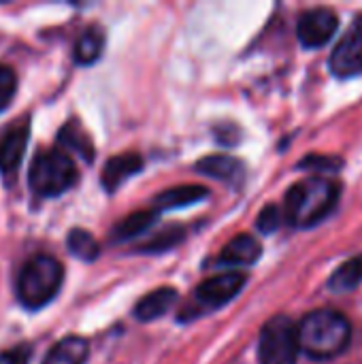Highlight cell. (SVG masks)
Masks as SVG:
<instances>
[{
  "label": "cell",
  "mask_w": 362,
  "mask_h": 364,
  "mask_svg": "<svg viewBox=\"0 0 362 364\" xmlns=\"http://www.w3.org/2000/svg\"><path fill=\"white\" fill-rule=\"evenodd\" d=\"M299 348L314 360H331L344 354L352 339L348 318L333 309H318L297 326Z\"/></svg>",
  "instance_id": "obj_1"
},
{
  "label": "cell",
  "mask_w": 362,
  "mask_h": 364,
  "mask_svg": "<svg viewBox=\"0 0 362 364\" xmlns=\"http://www.w3.org/2000/svg\"><path fill=\"white\" fill-rule=\"evenodd\" d=\"M339 200V186L326 177L299 181L286 194L284 215L297 228H312L333 213Z\"/></svg>",
  "instance_id": "obj_2"
},
{
  "label": "cell",
  "mask_w": 362,
  "mask_h": 364,
  "mask_svg": "<svg viewBox=\"0 0 362 364\" xmlns=\"http://www.w3.org/2000/svg\"><path fill=\"white\" fill-rule=\"evenodd\" d=\"M64 282V267L51 256L30 258L17 279V299L28 309H41L55 299Z\"/></svg>",
  "instance_id": "obj_3"
},
{
  "label": "cell",
  "mask_w": 362,
  "mask_h": 364,
  "mask_svg": "<svg viewBox=\"0 0 362 364\" xmlns=\"http://www.w3.org/2000/svg\"><path fill=\"white\" fill-rule=\"evenodd\" d=\"M77 166L64 151H41L28 173V183L38 196H60L77 183Z\"/></svg>",
  "instance_id": "obj_4"
},
{
  "label": "cell",
  "mask_w": 362,
  "mask_h": 364,
  "mask_svg": "<svg viewBox=\"0 0 362 364\" xmlns=\"http://www.w3.org/2000/svg\"><path fill=\"white\" fill-rule=\"evenodd\" d=\"M301 354L297 324L286 316L271 318L262 331L258 341V358L260 364H297Z\"/></svg>",
  "instance_id": "obj_5"
},
{
  "label": "cell",
  "mask_w": 362,
  "mask_h": 364,
  "mask_svg": "<svg viewBox=\"0 0 362 364\" xmlns=\"http://www.w3.org/2000/svg\"><path fill=\"white\" fill-rule=\"evenodd\" d=\"M331 70L337 77H354L362 73V17L339 38L331 53Z\"/></svg>",
  "instance_id": "obj_6"
},
{
  "label": "cell",
  "mask_w": 362,
  "mask_h": 364,
  "mask_svg": "<svg viewBox=\"0 0 362 364\" xmlns=\"http://www.w3.org/2000/svg\"><path fill=\"white\" fill-rule=\"evenodd\" d=\"M337 26H339V17L335 11L312 9V11L303 13L299 19V26H297L299 41L309 49L324 47L337 32Z\"/></svg>",
  "instance_id": "obj_7"
},
{
  "label": "cell",
  "mask_w": 362,
  "mask_h": 364,
  "mask_svg": "<svg viewBox=\"0 0 362 364\" xmlns=\"http://www.w3.org/2000/svg\"><path fill=\"white\" fill-rule=\"evenodd\" d=\"M245 282H247V277L239 271H230V273L209 277L207 282H203L196 288V299L203 307L218 309V307L230 303L243 290Z\"/></svg>",
  "instance_id": "obj_8"
},
{
  "label": "cell",
  "mask_w": 362,
  "mask_h": 364,
  "mask_svg": "<svg viewBox=\"0 0 362 364\" xmlns=\"http://www.w3.org/2000/svg\"><path fill=\"white\" fill-rule=\"evenodd\" d=\"M30 136V124L28 119L11 124L2 134H0V173L2 175H13L23 158L26 145Z\"/></svg>",
  "instance_id": "obj_9"
},
{
  "label": "cell",
  "mask_w": 362,
  "mask_h": 364,
  "mask_svg": "<svg viewBox=\"0 0 362 364\" xmlns=\"http://www.w3.org/2000/svg\"><path fill=\"white\" fill-rule=\"evenodd\" d=\"M143 166L141 156L137 154H122V156H113L102 171V186L109 192H115L124 181H128L132 175H137Z\"/></svg>",
  "instance_id": "obj_10"
},
{
  "label": "cell",
  "mask_w": 362,
  "mask_h": 364,
  "mask_svg": "<svg viewBox=\"0 0 362 364\" xmlns=\"http://www.w3.org/2000/svg\"><path fill=\"white\" fill-rule=\"evenodd\" d=\"M260 254H262V247L254 237L239 235L222 250L220 262L228 267H250L260 258Z\"/></svg>",
  "instance_id": "obj_11"
},
{
  "label": "cell",
  "mask_w": 362,
  "mask_h": 364,
  "mask_svg": "<svg viewBox=\"0 0 362 364\" xmlns=\"http://www.w3.org/2000/svg\"><path fill=\"white\" fill-rule=\"evenodd\" d=\"M177 301V290L175 288H158L149 294H145L137 307H134V316L141 322H151L156 318H162Z\"/></svg>",
  "instance_id": "obj_12"
},
{
  "label": "cell",
  "mask_w": 362,
  "mask_h": 364,
  "mask_svg": "<svg viewBox=\"0 0 362 364\" xmlns=\"http://www.w3.org/2000/svg\"><path fill=\"white\" fill-rule=\"evenodd\" d=\"M196 171L207 175V177H213V179H220V181H239L241 175H243V166L237 158L233 156H226V154H215V156H207L203 160L196 162Z\"/></svg>",
  "instance_id": "obj_13"
},
{
  "label": "cell",
  "mask_w": 362,
  "mask_h": 364,
  "mask_svg": "<svg viewBox=\"0 0 362 364\" xmlns=\"http://www.w3.org/2000/svg\"><path fill=\"white\" fill-rule=\"evenodd\" d=\"M90 354V346L83 337H64L58 341L43 364H85Z\"/></svg>",
  "instance_id": "obj_14"
},
{
  "label": "cell",
  "mask_w": 362,
  "mask_h": 364,
  "mask_svg": "<svg viewBox=\"0 0 362 364\" xmlns=\"http://www.w3.org/2000/svg\"><path fill=\"white\" fill-rule=\"evenodd\" d=\"M207 190L203 186H177V188H169L162 194L156 196L154 205L158 211H169V209H181L188 205H194L203 198H207Z\"/></svg>",
  "instance_id": "obj_15"
},
{
  "label": "cell",
  "mask_w": 362,
  "mask_h": 364,
  "mask_svg": "<svg viewBox=\"0 0 362 364\" xmlns=\"http://www.w3.org/2000/svg\"><path fill=\"white\" fill-rule=\"evenodd\" d=\"M102 47H105L102 30L96 26L85 28L75 43V60L79 64H94L102 55Z\"/></svg>",
  "instance_id": "obj_16"
},
{
  "label": "cell",
  "mask_w": 362,
  "mask_h": 364,
  "mask_svg": "<svg viewBox=\"0 0 362 364\" xmlns=\"http://www.w3.org/2000/svg\"><path fill=\"white\" fill-rule=\"evenodd\" d=\"M58 141H60V145H64L68 151L79 154L83 160H87V162L94 160V145H92V141H90V134H87L77 122H68V124L60 130Z\"/></svg>",
  "instance_id": "obj_17"
},
{
  "label": "cell",
  "mask_w": 362,
  "mask_h": 364,
  "mask_svg": "<svg viewBox=\"0 0 362 364\" xmlns=\"http://www.w3.org/2000/svg\"><path fill=\"white\" fill-rule=\"evenodd\" d=\"M156 222V211H134L117 222L113 228V241H128L143 235Z\"/></svg>",
  "instance_id": "obj_18"
},
{
  "label": "cell",
  "mask_w": 362,
  "mask_h": 364,
  "mask_svg": "<svg viewBox=\"0 0 362 364\" xmlns=\"http://www.w3.org/2000/svg\"><path fill=\"white\" fill-rule=\"evenodd\" d=\"M362 284V256L350 258L344 262L329 279V288L333 292H350Z\"/></svg>",
  "instance_id": "obj_19"
},
{
  "label": "cell",
  "mask_w": 362,
  "mask_h": 364,
  "mask_svg": "<svg viewBox=\"0 0 362 364\" xmlns=\"http://www.w3.org/2000/svg\"><path fill=\"white\" fill-rule=\"evenodd\" d=\"M66 245H68L70 254H73L75 258H79V260L92 262V260H96L98 254H100V247H98L96 239H94L87 230H83V228L70 230L68 237H66Z\"/></svg>",
  "instance_id": "obj_20"
},
{
  "label": "cell",
  "mask_w": 362,
  "mask_h": 364,
  "mask_svg": "<svg viewBox=\"0 0 362 364\" xmlns=\"http://www.w3.org/2000/svg\"><path fill=\"white\" fill-rule=\"evenodd\" d=\"M17 90V77L9 66L0 64V109H4L9 105V100L15 96Z\"/></svg>",
  "instance_id": "obj_21"
},
{
  "label": "cell",
  "mask_w": 362,
  "mask_h": 364,
  "mask_svg": "<svg viewBox=\"0 0 362 364\" xmlns=\"http://www.w3.org/2000/svg\"><path fill=\"white\" fill-rule=\"evenodd\" d=\"M280 224H282V211H280L275 205L265 207V209L260 211V215H258V222H256L258 230L265 232V235L275 232V230L280 228Z\"/></svg>",
  "instance_id": "obj_22"
},
{
  "label": "cell",
  "mask_w": 362,
  "mask_h": 364,
  "mask_svg": "<svg viewBox=\"0 0 362 364\" xmlns=\"http://www.w3.org/2000/svg\"><path fill=\"white\" fill-rule=\"evenodd\" d=\"M30 358H32V346L28 343H19L2 354V360L6 364H28Z\"/></svg>",
  "instance_id": "obj_23"
},
{
  "label": "cell",
  "mask_w": 362,
  "mask_h": 364,
  "mask_svg": "<svg viewBox=\"0 0 362 364\" xmlns=\"http://www.w3.org/2000/svg\"><path fill=\"white\" fill-rule=\"evenodd\" d=\"M301 166H307V168H314V171H320V173H333L335 168L341 166L339 160L335 158H324V156H312L307 158Z\"/></svg>",
  "instance_id": "obj_24"
},
{
  "label": "cell",
  "mask_w": 362,
  "mask_h": 364,
  "mask_svg": "<svg viewBox=\"0 0 362 364\" xmlns=\"http://www.w3.org/2000/svg\"><path fill=\"white\" fill-rule=\"evenodd\" d=\"M181 237H183V232L181 230H169V232H164V235H160L156 241H151L145 250L147 252H158V250H164V247H171L173 243H177V241H181Z\"/></svg>",
  "instance_id": "obj_25"
}]
</instances>
